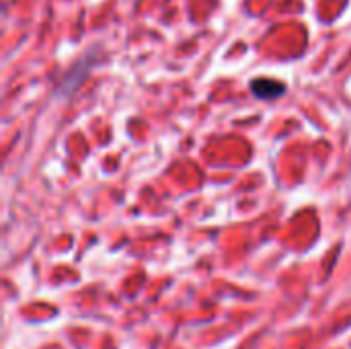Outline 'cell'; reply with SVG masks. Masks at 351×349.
<instances>
[{"mask_svg": "<svg viewBox=\"0 0 351 349\" xmlns=\"http://www.w3.org/2000/svg\"><path fill=\"white\" fill-rule=\"evenodd\" d=\"M251 93L257 99L274 101V99H278V97H282L286 93V84L280 82V80H274V78H255L251 82Z\"/></svg>", "mask_w": 351, "mask_h": 349, "instance_id": "cell-1", "label": "cell"}]
</instances>
